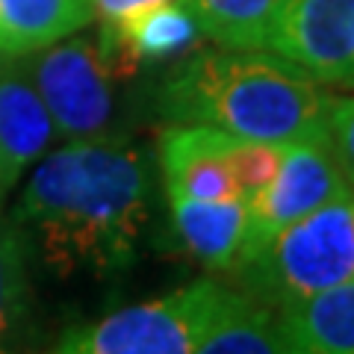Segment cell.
Masks as SVG:
<instances>
[{
	"instance_id": "6da1fadb",
	"label": "cell",
	"mask_w": 354,
	"mask_h": 354,
	"mask_svg": "<svg viewBox=\"0 0 354 354\" xmlns=\"http://www.w3.org/2000/svg\"><path fill=\"white\" fill-rule=\"evenodd\" d=\"M148 192L139 145L121 136L68 139L36 160L12 221L50 274L104 281L136 263Z\"/></svg>"
},
{
	"instance_id": "7a4b0ae2",
	"label": "cell",
	"mask_w": 354,
	"mask_h": 354,
	"mask_svg": "<svg viewBox=\"0 0 354 354\" xmlns=\"http://www.w3.org/2000/svg\"><path fill=\"white\" fill-rule=\"evenodd\" d=\"M328 106L322 83L266 48L189 50L160 88V109L174 124L278 145L325 136Z\"/></svg>"
},
{
	"instance_id": "3957f363",
	"label": "cell",
	"mask_w": 354,
	"mask_h": 354,
	"mask_svg": "<svg viewBox=\"0 0 354 354\" xmlns=\"http://www.w3.org/2000/svg\"><path fill=\"white\" fill-rule=\"evenodd\" d=\"M225 274L274 310L354 278V189L242 251Z\"/></svg>"
},
{
	"instance_id": "277c9868",
	"label": "cell",
	"mask_w": 354,
	"mask_h": 354,
	"mask_svg": "<svg viewBox=\"0 0 354 354\" xmlns=\"http://www.w3.org/2000/svg\"><path fill=\"white\" fill-rule=\"evenodd\" d=\"M225 283L201 278L162 298L127 304L101 319L65 328L62 354H198Z\"/></svg>"
},
{
	"instance_id": "5b68a950",
	"label": "cell",
	"mask_w": 354,
	"mask_h": 354,
	"mask_svg": "<svg viewBox=\"0 0 354 354\" xmlns=\"http://www.w3.org/2000/svg\"><path fill=\"white\" fill-rule=\"evenodd\" d=\"M21 62L62 139L104 136L115 113L113 83L121 74L109 59L101 32H74L21 57Z\"/></svg>"
},
{
	"instance_id": "8992f818",
	"label": "cell",
	"mask_w": 354,
	"mask_h": 354,
	"mask_svg": "<svg viewBox=\"0 0 354 354\" xmlns=\"http://www.w3.org/2000/svg\"><path fill=\"white\" fill-rule=\"evenodd\" d=\"M346 192H351V183L339 169L328 133L286 142L278 174L248 201V234L242 251L260 245L286 225Z\"/></svg>"
},
{
	"instance_id": "52a82bcc",
	"label": "cell",
	"mask_w": 354,
	"mask_h": 354,
	"mask_svg": "<svg viewBox=\"0 0 354 354\" xmlns=\"http://www.w3.org/2000/svg\"><path fill=\"white\" fill-rule=\"evenodd\" d=\"M266 48L319 83H342L354 65V0H283Z\"/></svg>"
},
{
	"instance_id": "ba28073f",
	"label": "cell",
	"mask_w": 354,
	"mask_h": 354,
	"mask_svg": "<svg viewBox=\"0 0 354 354\" xmlns=\"http://www.w3.org/2000/svg\"><path fill=\"white\" fill-rule=\"evenodd\" d=\"M97 32L121 77L136 65L180 59L204 39L195 0H160L115 21H101Z\"/></svg>"
},
{
	"instance_id": "9c48e42d",
	"label": "cell",
	"mask_w": 354,
	"mask_h": 354,
	"mask_svg": "<svg viewBox=\"0 0 354 354\" xmlns=\"http://www.w3.org/2000/svg\"><path fill=\"white\" fill-rule=\"evenodd\" d=\"M234 139L236 136L207 124H171L160 136V171L165 189L189 195L195 201L242 198L227 165Z\"/></svg>"
},
{
	"instance_id": "30bf717a",
	"label": "cell",
	"mask_w": 354,
	"mask_h": 354,
	"mask_svg": "<svg viewBox=\"0 0 354 354\" xmlns=\"http://www.w3.org/2000/svg\"><path fill=\"white\" fill-rule=\"evenodd\" d=\"M57 124L21 57H0V157L15 177L36 165L57 139Z\"/></svg>"
},
{
	"instance_id": "8fae6325",
	"label": "cell",
	"mask_w": 354,
	"mask_h": 354,
	"mask_svg": "<svg viewBox=\"0 0 354 354\" xmlns=\"http://www.w3.org/2000/svg\"><path fill=\"white\" fill-rule=\"evenodd\" d=\"M165 201L171 209V227L189 257L209 272H227L248 234V204L242 198L195 201L174 189H165Z\"/></svg>"
},
{
	"instance_id": "7c38bea8",
	"label": "cell",
	"mask_w": 354,
	"mask_h": 354,
	"mask_svg": "<svg viewBox=\"0 0 354 354\" xmlns=\"http://www.w3.org/2000/svg\"><path fill=\"white\" fill-rule=\"evenodd\" d=\"M290 354H354V278L278 307Z\"/></svg>"
},
{
	"instance_id": "4fadbf2b",
	"label": "cell",
	"mask_w": 354,
	"mask_h": 354,
	"mask_svg": "<svg viewBox=\"0 0 354 354\" xmlns=\"http://www.w3.org/2000/svg\"><path fill=\"white\" fill-rule=\"evenodd\" d=\"M92 21V0H0V57L36 53Z\"/></svg>"
},
{
	"instance_id": "5bb4252c",
	"label": "cell",
	"mask_w": 354,
	"mask_h": 354,
	"mask_svg": "<svg viewBox=\"0 0 354 354\" xmlns=\"http://www.w3.org/2000/svg\"><path fill=\"white\" fill-rule=\"evenodd\" d=\"M198 354H286L278 310L236 286H225Z\"/></svg>"
},
{
	"instance_id": "9a60e30c",
	"label": "cell",
	"mask_w": 354,
	"mask_h": 354,
	"mask_svg": "<svg viewBox=\"0 0 354 354\" xmlns=\"http://www.w3.org/2000/svg\"><path fill=\"white\" fill-rule=\"evenodd\" d=\"M27 239L12 216L0 207V348L24 339L30 328V272H27Z\"/></svg>"
},
{
	"instance_id": "2e32d148",
	"label": "cell",
	"mask_w": 354,
	"mask_h": 354,
	"mask_svg": "<svg viewBox=\"0 0 354 354\" xmlns=\"http://www.w3.org/2000/svg\"><path fill=\"white\" fill-rule=\"evenodd\" d=\"M283 0H195L204 39L221 48H266Z\"/></svg>"
},
{
	"instance_id": "e0dca14e",
	"label": "cell",
	"mask_w": 354,
	"mask_h": 354,
	"mask_svg": "<svg viewBox=\"0 0 354 354\" xmlns=\"http://www.w3.org/2000/svg\"><path fill=\"white\" fill-rule=\"evenodd\" d=\"M286 145V142H283ZM283 145L278 142H254V139H234L227 153V165L234 171V180L239 186V195L251 201L260 189L269 186V180L278 174V165L283 157Z\"/></svg>"
},
{
	"instance_id": "ac0fdd59",
	"label": "cell",
	"mask_w": 354,
	"mask_h": 354,
	"mask_svg": "<svg viewBox=\"0 0 354 354\" xmlns=\"http://www.w3.org/2000/svg\"><path fill=\"white\" fill-rule=\"evenodd\" d=\"M328 136H330V145H334V153L339 160V169L354 189V95H342V97L330 95Z\"/></svg>"
},
{
	"instance_id": "d6986e66",
	"label": "cell",
	"mask_w": 354,
	"mask_h": 354,
	"mask_svg": "<svg viewBox=\"0 0 354 354\" xmlns=\"http://www.w3.org/2000/svg\"><path fill=\"white\" fill-rule=\"evenodd\" d=\"M92 3H95V18L97 21H115L121 15L133 12V9L160 3V0H92Z\"/></svg>"
},
{
	"instance_id": "ffe728a7",
	"label": "cell",
	"mask_w": 354,
	"mask_h": 354,
	"mask_svg": "<svg viewBox=\"0 0 354 354\" xmlns=\"http://www.w3.org/2000/svg\"><path fill=\"white\" fill-rule=\"evenodd\" d=\"M15 180H18V177H15V174H12V169L6 165V160L0 157V207H3L6 195H9V189L15 186Z\"/></svg>"
},
{
	"instance_id": "44dd1931",
	"label": "cell",
	"mask_w": 354,
	"mask_h": 354,
	"mask_svg": "<svg viewBox=\"0 0 354 354\" xmlns=\"http://www.w3.org/2000/svg\"><path fill=\"white\" fill-rule=\"evenodd\" d=\"M339 86H346V88H354V65L348 68V74L342 77V83H339Z\"/></svg>"
}]
</instances>
